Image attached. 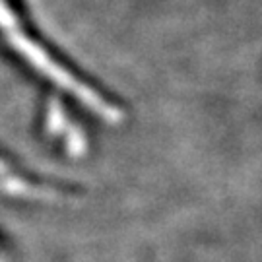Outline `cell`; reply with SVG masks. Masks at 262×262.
I'll return each mask as SVG.
<instances>
[]
</instances>
